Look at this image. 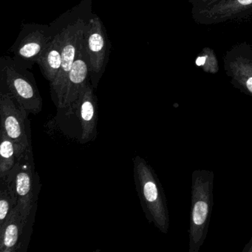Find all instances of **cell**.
<instances>
[{
	"mask_svg": "<svg viewBox=\"0 0 252 252\" xmlns=\"http://www.w3.org/2000/svg\"><path fill=\"white\" fill-rule=\"evenodd\" d=\"M133 163L135 187L146 218L166 234L169 228V211L160 183L144 158L135 156Z\"/></svg>",
	"mask_w": 252,
	"mask_h": 252,
	"instance_id": "6da1fadb",
	"label": "cell"
},
{
	"mask_svg": "<svg viewBox=\"0 0 252 252\" xmlns=\"http://www.w3.org/2000/svg\"><path fill=\"white\" fill-rule=\"evenodd\" d=\"M213 172L196 169L191 176L189 252H198L203 246L210 222L213 205Z\"/></svg>",
	"mask_w": 252,
	"mask_h": 252,
	"instance_id": "7a4b0ae2",
	"label": "cell"
},
{
	"mask_svg": "<svg viewBox=\"0 0 252 252\" xmlns=\"http://www.w3.org/2000/svg\"><path fill=\"white\" fill-rule=\"evenodd\" d=\"M4 182L17 198L22 213L31 217L36 208L39 189L32 147L17 159L15 166Z\"/></svg>",
	"mask_w": 252,
	"mask_h": 252,
	"instance_id": "3957f363",
	"label": "cell"
},
{
	"mask_svg": "<svg viewBox=\"0 0 252 252\" xmlns=\"http://www.w3.org/2000/svg\"><path fill=\"white\" fill-rule=\"evenodd\" d=\"M8 57L1 60V71L8 92L26 110L28 114H37L42 109V98L31 73Z\"/></svg>",
	"mask_w": 252,
	"mask_h": 252,
	"instance_id": "277c9868",
	"label": "cell"
},
{
	"mask_svg": "<svg viewBox=\"0 0 252 252\" xmlns=\"http://www.w3.org/2000/svg\"><path fill=\"white\" fill-rule=\"evenodd\" d=\"M27 116L26 110L16 101L10 93L8 91L1 93V127L14 143L17 159L21 157L22 155L32 147L26 126Z\"/></svg>",
	"mask_w": 252,
	"mask_h": 252,
	"instance_id": "5b68a950",
	"label": "cell"
},
{
	"mask_svg": "<svg viewBox=\"0 0 252 252\" xmlns=\"http://www.w3.org/2000/svg\"><path fill=\"white\" fill-rule=\"evenodd\" d=\"M85 25L86 23L83 20L79 19L60 32L63 40L61 68L57 79L51 84V92L57 96L59 107H61L67 77L79 54Z\"/></svg>",
	"mask_w": 252,
	"mask_h": 252,
	"instance_id": "8992f818",
	"label": "cell"
},
{
	"mask_svg": "<svg viewBox=\"0 0 252 252\" xmlns=\"http://www.w3.org/2000/svg\"><path fill=\"white\" fill-rule=\"evenodd\" d=\"M84 43L91 64L93 83L97 76H101L107 58V38L98 17H94L86 23L84 32Z\"/></svg>",
	"mask_w": 252,
	"mask_h": 252,
	"instance_id": "52a82bcc",
	"label": "cell"
},
{
	"mask_svg": "<svg viewBox=\"0 0 252 252\" xmlns=\"http://www.w3.org/2000/svg\"><path fill=\"white\" fill-rule=\"evenodd\" d=\"M90 77L91 64L85 49L83 37L79 54L67 77L64 97L60 108H67L70 113L74 112L75 106L79 95L89 82Z\"/></svg>",
	"mask_w": 252,
	"mask_h": 252,
	"instance_id": "ba28073f",
	"label": "cell"
},
{
	"mask_svg": "<svg viewBox=\"0 0 252 252\" xmlns=\"http://www.w3.org/2000/svg\"><path fill=\"white\" fill-rule=\"evenodd\" d=\"M74 112L80 121L82 142L92 141L97 134V99L90 82L81 93Z\"/></svg>",
	"mask_w": 252,
	"mask_h": 252,
	"instance_id": "9c48e42d",
	"label": "cell"
},
{
	"mask_svg": "<svg viewBox=\"0 0 252 252\" xmlns=\"http://www.w3.org/2000/svg\"><path fill=\"white\" fill-rule=\"evenodd\" d=\"M52 38L45 31L36 29L21 38L15 51L16 64L25 69L32 68Z\"/></svg>",
	"mask_w": 252,
	"mask_h": 252,
	"instance_id": "30bf717a",
	"label": "cell"
},
{
	"mask_svg": "<svg viewBox=\"0 0 252 252\" xmlns=\"http://www.w3.org/2000/svg\"><path fill=\"white\" fill-rule=\"evenodd\" d=\"M30 217L22 213L20 205L12 209L9 216L0 226V252H14L19 250L21 237Z\"/></svg>",
	"mask_w": 252,
	"mask_h": 252,
	"instance_id": "8fae6325",
	"label": "cell"
},
{
	"mask_svg": "<svg viewBox=\"0 0 252 252\" xmlns=\"http://www.w3.org/2000/svg\"><path fill=\"white\" fill-rule=\"evenodd\" d=\"M62 53L63 40L60 32L51 39L36 63L45 79L51 84L57 79L61 68Z\"/></svg>",
	"mask_w": 252,
	"mask_h": 252,
	"instance_id": "7c38bea8",
	"label": "cell"
},
{
	"mask_svg": "<svg viewBox=\"0 0 252 252\" xmlns=\"http://www.w3.org/2000/svg\"><path fill=\"white\" fill-rule=\"evenodd\" d=\"M17 162L15 147L11 138L1 127L0 144V179L5 181Z\"/></svg>",
	"mask_w": 252,
	"mask_h": 252,
	"instance_id": "4fadbf2b",
	"label": "cell"
},
{
	"mask_svg": "<svg viewBox=\"0 0 252 252\" xmlns=\"http://www.w3.org/2000/svg\"><path fill=\"white\" fill-rule=\"evenodd\" d=\"M18 201L10 191L6 183L1 181L0 191V226L3 225L12 209L17 206Z\"/></svg>",
	"mask_w": 252,
	"mask_h": 252,
	"instance_id": "5bb4252c",
	"label": "cell"
},
{
	"mask_svg": "<svg viewBox=\"0 0 252 252\" xmlns=\"http://www.w3.org/2000/svg\"><path fill=\"white\" fill-rule=\"evenodd\" d=\"M252 252V237L251 239L250 242L246 245V247H245L244 250H243V252Z\"/></svg>",
	"mask_w": 252,
	"mask_h": 252,
	"instance_id": "9a60e30c",
	"label": "cell"
},
{
	"mask_svg": "<svg viewBox=\"0 0 252 252\" xmlns=\"http://www.w3.org/2000/svg\"><path fill=\"white\" fill-rule=\"evenodd\" d=\"M238 2L241 5H247L252 3V0H238Z\"/></svg>",
	"mask_w": 252,
	"mask_h": 252,
	"instance_id": "2e32d148",
	"label": "cell"
},
{
	"mask_svg": "<svg viewBox=\"0 0 252 252\" xmlns=\"http://www.w3.org/2000/svg\"><path fill=\"white\" fill-rule=\"evenodd\" d=\"M205 63V58H203V57H199L198 59H197V61H196V64H197V65H203V64H204Z\"/></svg>",
	"mask_w": 252,
	"mask_h": 252,
	"instance_id": "e0dca14e",
	"label": "cell"
}]
</instances>
